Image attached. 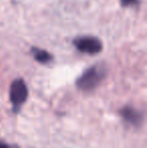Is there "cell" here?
I'll list each match as a JSON object with an SVG mask.
<instances>
[{
  "mask_svg": "<svg viewBox=\"0 0 147 148\" xmlns=\"http://www.w3.org/2000/svg\"><path fill=\"white\" fill-rule=\"evenodd\" d=\"M106 76V70L101 64H95L87 69L78 78L76 85L81 91L90 92L99 86Z\"/></svg>",
  "mask_w": 147,
  "mask_h": 148,
  "instance_id": "1",
  "label": "cell"
},
{
  "mask_svg": "<svg viewBox=\"0 0 147 148\" xmlns=\"http://www.w3.org/2000/svg\"><path fill=\"white\" fill-rule=\"evenodd\" d=\"M28 98V88L22 79H16L9 88V99L13 106V111L18 112Z\"/></svg>",
  "mask_w": 147,
  "mask_h": 148,
  "instance_id": "2",
  "label": "cell"
},
{
  "mask_svg": "<svg viewBox=\"0 0 147 148\" xmlns=\"http://www.w3.org/2000/svg\"><path fill=\"white\" fill-rule=\"evenodd\" d=\"M73 45L80 53L87 55H97L103 49L102 41L99 38L91 35L79 36L73 40Z\"/></svg>",
  "mask_w": 147,
  "mask_h": 148,
  "instance_id": "3",
  "label": "cell"
},
{
  "mask_svg": "<svg viewBox=\"0 0 147 148\" xmlns=\"http://www.w3.org/2000/svg\"><path fill=\"white\" fill-rule=\"evenodd\" d=\"M120 114L128 124H131L136 127L140 126L143 121V116H142L141 112L138 111L137 109H134L133 107H130V106L122 108Z\"/></svg>",
  "mask_w": 147,
  "mask_h": 148,
  "instance_id": "4",
  "label": "cell"
},
{
  "mask_svg": "<svg viewBox=\"0 0 147 148\" xmlns=\"http://www.w3.org/2000/svg\"><path fill=\"white\" fill-rule=\"evenodd\" d=\"M30 53H31L34 59L36 60L37 62L42 64H49L53 59V56H51L49 51H46L45 49H38V47H32L31 49H30Z\"/></svg>",
  "mask_w": 147,
  "mask_h": 148,
  "instance_id": "5",
  "label": "cell"
},
{
  "mask_svg": "<svg viewBox=\"0 0 147 148\" xmlns=\"http://www.w3.org/2000/svg\"><path fill=\"white\" fill-rule=\"evenodd\" d=\"M139 3V0H120V4L123 7H128V6L137 5Z\"/></svg>",
  "mask_w": 147,
  "mask_h": 148,
  "instance_id": "6",
  "label": "cell"
},
{
  "mask_svg": "<svg viewBox=\"0 0 147 148\" xmlns=\"http://www.w3.org/2000/svg\"><path fill=\"white\" fill-rule=\"evenodd\" d=\"M0 148H10L9 146H8L7 144H5V143H0Z\"/></svg>",
  "mask_w": 147,
  "mask_h": 148,
  "instance_id": "7",
  "label": "cell"
}]
</instances>
